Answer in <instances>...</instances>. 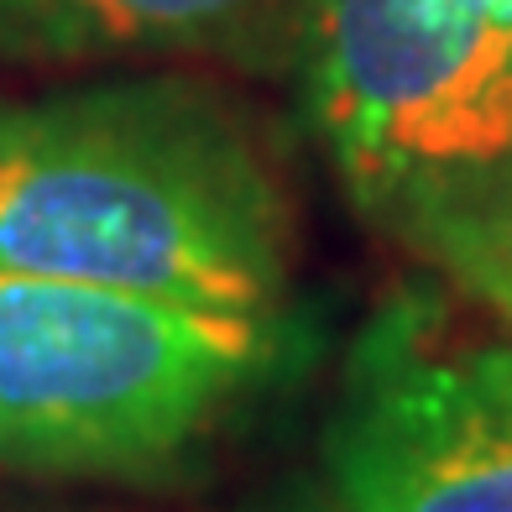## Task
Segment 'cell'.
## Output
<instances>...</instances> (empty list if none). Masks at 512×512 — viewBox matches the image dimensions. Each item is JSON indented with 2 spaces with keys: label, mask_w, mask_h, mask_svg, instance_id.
<instances>
[{
  "label": "cell",
  "mask_w": 512,
  "mask_h": 512,
  "mask_svg": "<svg viewBox=\"0 0 512 512\" xmlns=\"http://www.w3.org/2000/svg\"><path fill=\"white\" fill-rule=\"evenodd\" d=\"M0 267L277 319L288 215L209 89L89 84L0 110Z\"/></svg>",
  "instance_id": "cell-1"
},
{
  "label": "cell",
  "mask_w": 512,
  "mask_h": 512,
  "mask_svg": "<svg viewBox=\"0 0 512 512\" xmlns=\"http://www.w3.org/2000/svg\"><path fill=\"white\" fill-rule=\"evenodd\" d=\"M283 351V314L183 309L0 267V465L157 471L262 387Z\"/></svg>",
  "instance_id": "cell-2"
},
{
  "label": "cell",
  "mask_w": 512,
  "mask_h": 512,
  "mask_svg": "<svg viewBox=\"0 0 512 512\" xmlns=\"http://www.w3.org/2000/svg\"><path fill=\"white\" fill-rule=\"evenodd\" d=\"M293 63L345 194L392 241L512 183V21L492 0H304Z\"/></svg>",
  "instance_id": "cell-3"
},
{
  "label": "cell",
  "mask_w": 512,
  "mask_h": 512,
  "mask_svg": "<svg viewBox=\"0 0 512 512\" xmlns=\"http://www.w3.org/2000/svg\"><path fill=\"white\" fill-rule=\"evenodd\" d=\"M324 476L340 512H512V340L387 304L345 361Z\"/></svg>",
  "instance_id": "cell-4"
},
{
  "label": "cell",
  "mask_w": 512,
  "mask_h": 512,
  "mask_svg": "<svg viewBox=\"0 0 512 512\" xmlns=\"http://www.w3.org/2000/svg\"><path fill=\"white\" fill-rule=\"evenodd\" d=\"M304 0H0V42L37 58L225 53L256 63L293 53Z\"/></svg>",
  "instance_id": "cell-5"
},
{
  "label": "cell",
  "mask_w": 512,
  "mask_h": 512,
  "mask_svg": "<svg viewBox=\"0 0 512 512\" xmlns=\"http://www.w3.org/2000/svg\"><path fill=\"white\" fill-rule=\"evenodd\" d=\"M413 256L450 277L460 298L512 330V183L408 241Z\"/></svg>",
  "instance_id": "cell-6"
},
{
  "label": "cell",
  "mask_w": 512,
  "mask_h": 512,
  "mask_svg": "<svg viewBox=\"0 0 512 512\" xmlns=\"http://www.w3.org/2000/svg\"><path fill=\"white\" fill-rule=\"evenodd\" d=\"M277 512H340V507H335L330 497H288Z\"/></svg>",
  "instance_id": "cell-7"
},
{
  "label": "cell",
  "mask_w": 512,
  "mask_h": 512,
  "mask_svg": "<svg viewBox=\"0 0 512 512\" xmlns=\"http://www.w3.org/2000/svg\"><path fill=\"white\" fill-rule=\"evenodd\" d=\"M492 6H497V11H502V16L512 21V0H492Z\"/></svg>",
  "instance_id": "cell-8"
}]
</instances>
